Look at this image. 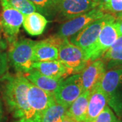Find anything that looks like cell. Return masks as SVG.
<instances>
[{
    "label": "cell",
    "mask_w": 122,
    "mask_h": 122,
    "mask_svg": "<svg viewBox=\"0 0 122 122\" xmlns=\"http://www.w3.org/2000/svg\"><path fill=\"white\" fill-rule=\"evenodd\" d=\"M3 96L10 113L16 119L30 117L27 92L30 82L20 73L2 77Z\"/></svg>",
    "instance_id": "1"
},
{
    "label": "cell",
    "mask_w": 122,
    "mask_h": 122,
    "mask_svg": "<svg viewBox=\"0 0 122 122\" xmlns=\"http://www.w3.org/2000/svg\"><path fill=\"white\" fill-rule=\"evenodd\" d=\"M35 43L31 39H21L10 44L8 58L18 73L23 75L33 69V52Z\"/></svg>",
    "instance_id": "2"
},
{
    "label": "cell",
    "mask_w": 122,
    "mask_h": 122,
    "mask_svg": "<svg viewBox=\"0 0 122 122\" xmlns=\"http://www.w3.org/2000/svg\"><path fill=\"white\" fill-rule=\"evenodd\" d=\"M100 86L105 93L108 105L118 117L122 116V68L107 71L100 81Z\"/></svg>",
    "instance_id": "3"
},
{
    "label": "cell",
    "mask_w": 122,
    "mask_h": 122,
    "mask_svg": "<svg viewBox=\"0 0 122 122\" xmlns=\"http://www.w3.org/2000/svg\"><path fill=\"white\" fill-rule=\"evenodd\" d=\"M114 18V14L106 13L104 16L90 23L76 35L71 37V41L79 46L84 52L87 61H89L90 53L96 43L101 29L106 22Z\"/></svg>",
    "instance_id": "4"
},
{
    "label": "cell",
    "mask_w": 122,
    "mask_h": 122,
    "mask_svg": "<svg viewBox=\"0 0 122 122\" xmlns=\"http://www.w3.org/2000/svg\"><path fill=\"white\" fill-rule=\"evenodd\" d=\"M0 4L1 31L6 40L11 44L17 39V35L22 25L24 14L12 7L7 0H0Z\"/></svg>",
    "instance_id": "5"
},
{
    "label": "cell",
    "mask_w": 122,
    "mask_h": 122,
    "mask_svg": "<svg viewBox=\"0 0 122 122\" xmlns=\"http://www.w3.org/2000/svg\"><path fill=\"white\" fill-rule=\"evenodd\" d=\"M58 49V60L73 73H80L89 64L83 50L68 39H65Z\"/></svg>",
    "instance_id": "6"
},
{
    "label": "cell",
    "mask_w": 122,
    "mask_h": 122,
    "mask_svg": "<svg viewBox=\"0 0 122 122\" xmlns=\"http://www.w3.org/2000/svg\"><path fill=\"white\" fill-rule=\"evenodd\" d=\"M82 92L80 73H77L63 79L53 92V96L56 102L69 108Z\"/></svg>",
    "instance_id": "7"
},
{
    "label": "cell",
    "mask_w": 122,
    "mask_h": 122,
    "mask_svg": "<svg viewBox=\"0 0 122 122\" xmlns=\"http://www.w3.org/2000/svg\"><path fill=\"white\" fill-rule=\"evenodd\" d=\"M105 12L98 7L86 13L68 20L63 23L56 35L64 39H68L76 35L90 23L104 16Z\"/></svg>",
    "instance_id": "8"
},
{
    "label": "cell",
    "mask_w": 122,
    "mask_h": 122,
    "mask_svg": "<svg viewBox=\"0 0 122 122\" xmlns=\"http://www.w3.org/2000/svg\"><path fill=\"white\" fill-rule=\"evenodd\" d=\"M115 20V16L114 18L106 22L101 29L96 43L90 53L88 57L90 62L96 61L102 56L105 52L111 47L119 36Z\"/></svg>",
    "instance_id": "9"
},
{
    "label": "cell",
    "mask_w": 122,
    "mask_h": 122,
    "mask_svg": "<svg viewBox=\"0 0 122 122\" xmlns=\"http://www.w3.org/2000/svg\"><path fill=\"white\" fill-rule=\"evenodd\" d=\"M94 0H57L56 13L65 19H71L98 7Z\"/></svg>",
    "instance_id": "10"
},
{
    "label": "cell",
    "mask_w": 122,
    "mask_h": 122,
    "mask_svg": "<svg viewBox=\"0 0 122 122\" xmlns=\"http://www.w3.org/2000/svg\"><path fill=\"white\" fill-rule=\"evenodd\" d=\"M27 101L30 109V119L40 115L55 100L52 93L30 83L27 92Z\"/></svg>",
    "instance_id": "11"
},
{
    "label": "cell",
    "mask_w": 122,
    "mask_h": 122,
    "mask_svg": "<svg viewBox=\"0 0 122 122\" xmlns=\"http://www.w3.org/2000/svg\"><path fill=\"white\" fill-rule=\"evenodd\" d=\"M106 73V65L103 60L92 61L80 73L83 92L90 91L98 83L100 82Z\"/></svg>",
    "instance_id": "12"
},
{
    "label": "cell",
    "mask_w": 122,
    "mask_h": 122,
    "mask_svg": "<svg viewBox=\"0 0 122 122\" xmlns=\"http://www.w3.org/2000/svg\"><path fill=\"white\" fill-rule=\"evenodd\" d=\"M107 105V97L100 86V82H99L90 90L87 115L84 122H93Z\"/></svg>",
    "instance_id": "13"
},
{
    "label": "cell",
    "mask_w": 122,
    "mask_h": 122,
    "mask_svg": "<svg viewBox=\"0 0 122 122\" xmlns=\"http://www.w3.org/2000/svg\"><path fill=\"white\" fill-rule=\"evenodd\" d=\"M33 69L44 75L56 79H65L73 74L71 70L58 60L33 62Z\"/></svg>",
    "instance_id": "14"
},
{
    "label": "cell",
    "mask_w": 122,
    "mask_h": 122,
    "mask_svg": "<svg viewBox=\"0 0 122 122\" xmlns=\"http://www.w3.org/2000/svg\"><path fill=\"white\" fill-rule=\"evenodd\" d=\"M23 75L31 83L44 90L51 92L52 94L63 81V79L53 78L44 75L34 69L23 74Z\"/></svg>",
    "instance_id": "15"
},
{
    "label": "cell",
    "mask_w": 122,
    "mask_h": 122,
    "mask_svg": "<svg viewBox=\"0 0 122 122\" xmlns=\"http://www.w3.org/2000/svg\"><path fill=\"white\" fill-rule=\"evenodd\" d=\"M58 49L46 39L36 42L33 48V60L34 62L58 60Z\"/></svg>",
    "instance_id": "16"
},
{
    "label": "cell",
    "mask_w": 122,
    "mask_h": 122,
    "mask_svg": "<svg viewBox=\"0 0 122 122\" xmlns=\"http://www.w3.org/2000/svg\"><path fill=\"white\" fill-rule=\"evenodd\" d=\"M47 24V19L37 12L24 15L22 26L25 30L30 35L37 36L42 34Z\"/></svg>",
    "instance_id": "17"
},
{
    "label": "cell",
    "mask_w": 122,
    "mask_h": 122,
    "mask_svg": "<svg viewBox=\"0 0 122 122\" xmlns=\"http://www.w3.org/2000/svg\"><path fill=\"white\" fill-rule=\"evenodd\" d=\"M90 92H83L67 109L66 114L77 122H84L86 120Z\"/></svg>",
    "instance_id": "18"
},
{
    "label": "cell",
    "mask_w": 122,
    "mask_h": 122,
    "mask_svg": "<svg viewBox=\"0 0 122 122\" xmlns=\"http://www.w3.org/2000/svg\"><path fill=\"white\" fill-rule=\"evenodd\" d=\"M67 109L68 108L55 101L40 115L33 119L39 122H58L65 115Z\"/></svg>",
    "instance_id": "19"
},
{
    "label": "cell",
    "mask_w": 122,
    "mask_h": 122,
    "mask_svg": "<svg viewBox=\"0 0 122 122\" xmlns=\"http://www.w3.org/2000/svg\"><path fill=\"white\" fill-rule=\"evenodd\" d=\"M35 5L37 11L47 16L56 13L57 0H29Z\"/></svg>",
    "instance_id": "20"
},
{
    "label": "cell",
    "mask_w": 122,
    "mask_h": 122,
    "mask_svg": "<svg viewBox=\"0 0 122 122\" xmlns=\"http://www.w3.org/2000/svg\"><path fill=\"white\" fill-rule=\"evenodd\" d=\"M98 8L105 12L117 14L122 12V0H99Z\"/></svg>",
    "instance_id": "21"
},
{
    "label": "cell",
    "mask_w": 122,
    "mask_h": 122,
    "mask_svg": "<svg viewBox=\"0 0 122 122\" xmlns=\"http://www.w3.org/2000/svg\"><path fill=\"white\" fill-rule=\"evenodd\" d=\"M12 7L16 9L22 14L26 15L37 12L36 8L29 0H7Z\"/></svg>",
    "instance_id": "22"
},
{
    "label": "cell",
    "mask_w": 122,
    "mask_h": 122,
    "mask_svg": "<svg viewBox=\"0 0 122 122\" xmlns=\"http://www.w3.org/2000/svg\"><path fill=\"white\" fill-rule=\"evenodd\" d=\"M92 122H120L109 106H106Z\"/></svg>",
    "instance_id": "23"
},
{
    "label": "cell",
    "mask_w": 122,
    "mask_h": 122,
    "mask_svg": "<svg viewBox=\"0 0 122 122\" xmlns=\"http://www.w3.org/2000/svg\"><path fill=\"white\" fill-rule=\"evenodd\" d=\"M5 48V43L0 40V77H2L6 74L8 69V58L7 54L4 52V49Z\"/></svg>",
    "instance_id": "24"
},
{
    "label": "cell",
    "mask_w": 122,
    "mask_h": 122,
    "mask_svg": "<svg viewBox=\"0 0 122 122\" xmlns=\"http://www.w3.org/2000/svg\"><path fill=\"white\" fill-rule=\"evenodd\" d=\"M109 50L113 52H120L122 51V35H119L117 40L115 41Z\"/></svg>",
    "instance_id": "25"
},
{
    "label": "cell",
    "mask_w": 122,
    "mask_h": 122,
    "mask_svg": "<svg viewBox=\"0 0 122 122\" xmlns=\"http://www.w3.org/2000/svg\"><path fill=\"white\" fill-rule=\"evenodd\" d=\"M115 16V23L117 29L118 33L119 35H122V12L117 14V15Z\"/></svg>",
    "instance_id": "26"
},
{
    "label": "cell",
    "mask_w": 122,
    "mask_h": 122,
    "mask_svg": "<svg viewBox=\"0 0 122 122\" xmlns=\"http://www.w3.org/2000/svg\"><path fill=\"white\" fill-rule=\"evenodd\" d=\"M58 122H77L74 119L70 117L69 115H68L66 113V115L61 119V120Z\"/></svg>",
    "instance_id": "27"
},
{
    "label": "cell",
    "mask_w": 122,
    "mask_h": 122,
    "mask_svg": "<svg viewBox=\"0 0 122 122\" xmlns=\"http://www.w3.org/2000/svg\"><path fill=\"white\" fill-rule=\"evenodd\" d=\"M15 122H37V120H35V119L33 118H20V119H18V120H16Z\"/></svg>",
    "instance_id": "28"
},
{
    "label": "cell",
    "mask_w": 122,
    "mask_h": 122,
    "mask_svg": "<svg viewBox=\"0 0 122 122\" xmlns=\"http://www.w3.org/2000/svg\"><path fill=\"white\" fill-rule=\"evenodd\" d=\"M4 111L2 108V103L0 99V122H4Z\"/></svg>",
    "instance_id": "29"
},
{
    "label": "cell",
    "mask_w": 122,
    "mask_h": 122,
    "mask_svg": "<svg viewBox=\"0 0 122 122\" xmlns=\"http://www.w3.org/2000/svg\"><path fill=\"white\" fill-rule=\"evenodd\" d=\"M1 25H0V40H1Z\"/></svg>",
    "instance_id": "30"
},
{
    "label": "cell",
    "mask_w": 122,
    "mask_h": 122,
    "mask_svg": "<svg viewBox=\"0 0 122 122\" xmlns=\"http://www.w3.org/2000/svg\"><path fill=\"white\" fill-rule=\"evenodd\" d=\"M94 1H97V2H98V1H99V0H94Z\"/></svg>",
    "instance_id": "31"
}]
</instances>
